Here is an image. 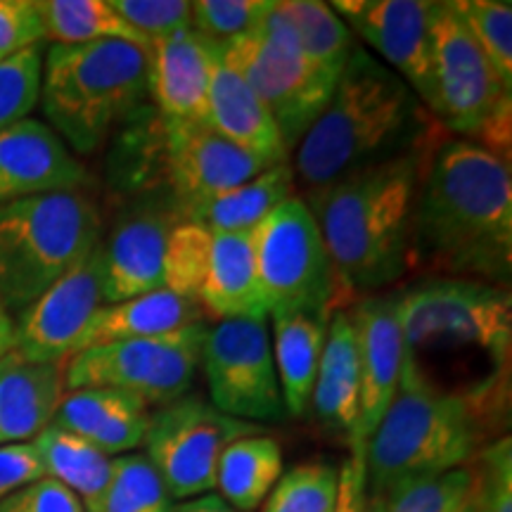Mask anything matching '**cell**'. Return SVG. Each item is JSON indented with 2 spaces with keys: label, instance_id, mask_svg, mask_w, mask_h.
I'll list each match as a JSON object with an SVG mask.
<instances>
[{
  "label": "cell",
  "instance_id": "ac0fdd59",
  "mask_svg": "<svg viewBox=\"0 0 512 512\" xmlns=\"http://www.w3.org/2000/svg\"><path fill=\"white\" fill-rule=\"evenodd\" d=\"M401 292L368 294L351 311L361 361V411L351 448H363L389 403L394 401L403 370V337L399 320Z\"/></svg>",
  "mask_w": 512,
  "mask_h": 512
},
{
  "label": "cell",
  "instance_id": "5b68a950",
  "mask_svg": "<svg viewBox=\"0 0 512 512\" xmlns=\"http://www.w3.org/2000/svg\"><path fill=\"white\" fill-rule=\"evenodd\" d=\"M484 439L486 420L465 399L401 380L363 446L368 512L403 484L470 465Z\"/></svg>",
  "mask_w": 512,
  "mask_h": 512
},
{
  "label": "cell",
  "instance_id": "7bdbcfd3",
  "mask_svg": "<svg viewBox=\"0 0 512 512\" xmlns=\"http://www.w3.org/2000/svg\"><path fill=\"white\" fill-rule=\"evenodd\" d=\"M0 512H86L79 496L55 479L43 477L0 501Z\"/></svg>",
  "mask_w": 512,
  "mask_h": 512
},
{
  "label": "cell",
  "instance_id": "e0dca14e",
  "mask_svg": "<svg viewBox=\"0 0 512 512\" xmlns=\"http://www.w3.org/2000/svg\"><path fill=\"white\" fill-rule=\"evenodd\" d=\"M183 221L171 192L133 202L102 240L105 304H117L164 287V249L171 230Z\"/></svg>",
  "mask_w": 512,
  "mask_h": 512
},
{
  "label": "cell",
  "instance_id": "f6af8a7d",
  "mask_svg": "<svg viewBox=\"0 0 512 512\" xmlns=\"http://www.w3.org/2000/svg\"><path fill=\"white\" fill-rule=\"evenodd\" d=\"M335 512H368L363 448H351L347 463L339 467V496Z\"/></svg>",
  "mask_w": 512,
  "mask_h": 512
},
{
  "label": "cell",
  "instance_id": "2e32d148",
  "mask_svg": "<svg viewBox=\"0 0 512 512\" xmlns=\"http://www.w3.org/2000/svg\"><path fill=\"white\" fill-rule=\"evenodd\" d=\"M162 145L166 190L171 192L181 214L192 204L240 188L261 171L275 166L230 143L202 119H162Z\"/></svg>",
  "mask_w": 512,
  "mask_h": 512
},
{
  "label": "cell",
  "instance_id": "4fadbf2b",
  "mask_svg": "<svg viewBox=\"0 0 512 512\" xmlns=\"http://www.w3.org/2000/svg\"><path fill=\"white\" fill-rule=\"evenodd\" d=\"M200 368L209 403L221 413L254 425L285 418L268 318H228L207 328Z\"/></svg>",
  "mask_w": 512,
  "mask_h": 512
},
{
  "label": "cell",
  "instance_id": "d6986e66",
  "mask_svg": "<svg viewBox=\"0 0 512 512\" xmlns=\"http://www.w3.org/2000/svg\"><path fill=\"white\" fill-rule=\"evenodd\" d=\"M86 178L74 152L43 121L29 117L0 131V204L79 192Z\"/></svg>",
  "mask_w": 512,
  "mask_h": 512
},
{
  "label": "cell",
  "instance_id": "4316f807",
  "mask_svg": "<svg viewBox=\"0 0 512 512\" xmlns=\"http://www.w3.org/2000/svg\"><path fill=\"white\" fill-rule=\"evenodd\" d=\"M273 361L285 413L302 418L309 411L313 382L330 318L302 311H273Z\"/></svg>",
  "mask_w": 512,
  "mask_h": 512
},
{
  "label": "cell",
  "instance_id": "f35d334b",
  "mask_svg": "<svg viewBox=\"0 0 512 512\" xmlns=\"http://www.w3.org/2000/svg\"><path fill=\"white\" fill-rule=\"evenodd\" d=\"M268 8L271 0H195L190 3L192 29L214 43H226L252 31Z\"/></svg>",
  "mask_w": 512,
  "mask_h": 512
},
{
  "label": "cell",
  "instance_id": "6da1fadb",
  "mask_svg": "<svg viewBox=\"0 0 512 512\" xmlns=\"http://www.w3.org/2000/svg\"><path fill=\"white\" fill-rule=\"evenodd\" d=\"M408 271L508 287L510 159L463 138L434 147L415 195Z\"/></svg>",
  "mask_w": 512,
  "mask_h": 512
},
{
  "label": "cell",
  "instance_id": "9a60e30c",
  "mask_svg": "<svg viewBox=\"0 0 512 512\" xmlns=\"http://www.w3.org/2000/svg\"><path fill=\"white\" fill-rule=\"evenodd\" d=\"M105 306L102 240L15 318V351L31 363H67Z\"/></svg>",
  "mask_w": 512,
  "mask_h": 512
},
{
  "label": "cell",
  "instance_id": "277c9868",
  "mask_svg": "<svg viewBox=\"0 0 512 512\" xmlns=\"http://www.w3.org/2000/svg\"><path fill=\"white\" fill-rule=\"evenodd\" d=\"M427 110L392 69L354 48L328 105L294 150V178L309 190L382 162L425 140Z\"/></svg>",
  "mask_w": 512,
  "mask_h": 512
},
{
  "label": "cell",
  "instance_id": "836d02e7",
  "mask_svg": "<svg viewBox=\"0 0 512 512\" xmlns=\"http://www.w3.org/2000/svg\"><path fill=\"white\" fill-rule=\"evenodd\" d=\"M377 512H477L475 460L444 475L399 486Z\"/></svg>",
  "mask_w": 512,
  "mask_h": 512
},
{
  "label": "cell",
  "instance_id": "f1b7e54d",
  "mask_svg": "<svg viewBox=\"0 0 512 512\" xmlns=\"http://www.w3.org/2000/svg\"><path fill=\"white\" fill-rule=\"evenodd\" d=\"M283 475V451L273 437L249 434L233 441L216 467L219 496L238 512H254Z\"/></svg>",
  "mask_w": 512,
  "mask_h": 512
},
{
  "label": "cell",
  "instance_id": "603a6c76",
  "mask_svg": "<svg viewBox=\"0 0 512 512\" xmlns=\"http://www.w3.org/2000/svg\"><path fill=\"white\" fill-rule=\"evenodd\" d=\"M67 363H31L15 349L0 358V446L24 444L53 422Z\"/></svg>",
  "mask_w": 512,
  "mask_h": 512
},
{
  "label": "cell",
  "instance_id": "b9f144b4",
  "mask_svg": "<svg viewBox=\"0 0 512 512\" xmlns=\"http://www.w3.org/2000/svg\"><path fill=\"white\" fill-rule=\"evenodd\" d=\"M43 43L34 0H0V62Z\"/></svg>",
  "mask_w": 512,
  "mask_h": 512
},
{
  "label": "cell",
  "instance_id": "bcb514c9",
  "mask_svg": "<svg viewBox=\"0 0 512 512\" xmlns=\"http://www.w3.org/2000/svg\"><path fill=\"white\" fill-rule=\"evenodd\" d=\"M171 512H238V510L223 501L219 494H204V496L190 498V501L174 503V510Z\"/></svg>",
  "mask_w": 512,
  "mask_h": 512
},
{
  "label": "cell",
  "instance_id": "8992f818",
  "mask_svg": "<svg viewBox=\"0 0 512 512\" xmlns=\"http://www.w3.org/2000/svg\"><path fill=\"white\" fill-rule=\"evenodd\" d=\"M145 50L126 41L50 46L43 57L41 105L48 126L76 155L98 152L119 124L143 110Z\"/></svg>",
  "mask_w": 512,
  "mask_h": 512
},
{
  "label": "cell",
  "instance_id": "ffe728a7",
  "mask_svg": "<svg viewBox=\"0 0 512 512\" xmlns=\"http://www.w3.org/2000/svg\"><path fill=\"white\" fill-rule=\"evenodd\" d=\"M219 43L192 27L145 48L147 91L166 121L204 119Z\"/></svg>",
  "mask_w": 512,
  "mask_h": 512
},
{
  "label": "cell",
  "instance_id": "83f0119b",
  "mask_svg": "<svg viewBox=\"0 0 512 512\" xmlns=\"http://www.w3.org/2000/svg\"><path fill=\"white\" fill-rule=\"evenodd\" d=\"M292 164H275L240 188L183 209V219L209 233H252L280 204L294 197Z\"/></svg>",
  "mask_w": 512,
  "mask_h": 512
},
{
  "label": "cell",
  "instance_id": "484cf974",
  "mask_svg": "<svg viewBox=\"0 0 512 512\" xmlns=\"http://www.w3.org/2000/svg\"><path fill=\"white\" fill-rule=\"evenodd\" d=\"M200 323H207L200 304L162 287L140 297L102 306L81 335L76 354L83 349L100 347V344L126 342V339L169 337Z\"/></svg>",
  "mask_w": 512,
  "mask_h": 512
},
{
  "label": "cell",
  "instance_id": "9c48e42d",
  "mask_svg": "<svg viewBox=\"0 0 512 512\" xmlns=\"http://www.w3.org/2000/svg\"><path fill=\"white\" fill-rule=\"evenodd\" d=\"M432 55L437 83L434 117L463 140L510 159L512 91L498 81L453 3H434Z\"/></svg>",
  "mask_w": 512,
  "mask_h": 512
},
{
  "label": "cell",
  "instance_id": "7a4b0ae2",
  "mask_svg": "<svg viewBox=\"0 0 512 512\" xmlns=\"http://www.w3.org/2000/svg\"><path fill=\"white\" fill-rule=\"evenodd\" d=\"M399 292L401 380L460 396L486 425L503 418L512 347L508 287L427 278Z\"/></svg>",
  "mask_w": 512,
  "mask_h": 512
},
{
  "label": "cell",
  "instance_id": "7c38bea8",
  "mask_svg": "<svg viewBox=\"0 0 512 512\" xmlns=\"http://www.w3.org/2000/svg\"><path fill=\"white\" fill-rule=\"evenodd\" d=\"M264 427L214 408L200 394H185L150 413L145 453L176 503L211 494L223 451Z\"/></svg>",
  "mask_w": 512,
  "mask_h": 512
},
{
  "label": "cell",
  "instance_id": "d590c367",
  "mask_svg": "<svg viewBox=\"0 0 512 512\" xmlns=\"http://www.w3.org/2000/svg\"><path fill=\"white\" fill-rule=\"evenodd\" d=\"M211 233L190 221H181L171 230L164 249V290L200 304L204 275L209 268Z\"/></svg>",
  "mask_w": 512,
  "mask_h": 512
},
{
  "label": "cell",
  "instance_id": "44dd1931",
  "mask_svg": "<svg viewBox=\"0 0 512 512\" xmlns=\"http://www.w3.org/2000/svg\"><path fill=\"white\" fill-rule=\"evenodd\" d=\"M53 425L117 458L143 446L150 406L121 389H72L64 392Z\"/></svg>",
  "mask_w": 512,
  "mask_h": 512
},
{
  "label": "cell",
  "instance_id": "60d3db41",
  "mask_svg": "<svg viewBox=\"0 0 512 512\" xmlns=\"http://www.w3.org/2000/svg\"><path fill=\"white\" fill-rule=\"evenodd\" d=\"M110 5L147 43L192 27L190 3L185 0H110Z\"/></svg>",
  "mask_w": 512,
  "mask_h": 512
},
{
  "label": "cell",
  "instance_id": "1f68e13d",
  "mask_svg": "<svg viewBox=\"0 0 512 512\" xmlns=\"http://www.w3.org/2000/svg\"><path fill=\"white\" fill-rule=\"evenodd\" d=\"M275 5L292 27L304 53L332 79H339L358 46L344 19L328 3L318 0H275Z\"/></svg>",
  "mask_w": 512,
  "mask_h": 512
},
{
  "label": "cell",
  "instance_id": "ba28073f",
  "mask_svg": "<svg viewBox=\"0 0 512 512\" xmlns=\"http://www.w3.org/2000/svg\"><path fill=\"white\" fill-rule=\"evenodd\" d=\"M219 46L223 60L271 112L292 155L328 105L337 79L304 53L275 0L252 31Z\"/></svg>",
  "mask_w": 512,
  "mask_h": 512
},
{
  "label": "cell",
  "instance_id": "ab89813d",
  "mask_svg": "<svg viewBox=\"0 0 512 512\" xmlns=\"http://www.w3.org/2000/svg\"><path fill=\"white\" fill-rule=\"evenodd\" d=\"M477 512H512V441L510 434L486 441L475 458Z\"/></svg>",
  "mask_w": 512,
  "mask_h": 512
},
{
  "label": "cell",
  "instance_id": "52a82bcc",
  "mask_svg": "<svg viewBox=\"0 0 512 512\" xmlns=\"http://www.w3.org/2000/svg\"><path fill=\"white\" fill-rule=\"evenodd\" d=\"M100 240V214L81 192L0 204V302L29 309Z\"/></svg>",
  "mask_w": 512,
  "mask_h": 512
},
{
  "label": "cell",
  "instance_id": "7402d4cb",
  "mask_svg": "<svg viewBox=\"0 0 512 512\" xmlns=\"http://www.w3.org/2000/svg\"><path fill=\"white\" fill-rule=\"evenodd\" d=\"M202 121L216 133H221L223 138H228L230 143L266 159L268 164L290 162V152H287L271 112L256 98L245 79L223 60L221 46L214 62L207 112Z\"/></svg>",
  "mask_w": 512,
  "mask_h": 512
},
{
  "label": "cell",
  "instance_id": "3957f363",
  "mask_svg": "<svg viewBox=\"0 0 512 512\" xmlns=\"http://www.w3.org/2000/svg\"><path fill=\"white\" fill-rule=\"evenodd\" d=\"M434 147H413L309 190L304 202L347 302L354 294H380L408 273L415 195Z\"/></svg>",
  "mask_w": 512,
  "mask_h": 512
},
{
  "label": "cell",
  "instance_id": "d6a6232c",
  "mask_svg": "<svg viewBox=\"0 0 512 512\" xmlns=\"http://www.w3.org/2000/svg\"><path fill=\"white\" fill-rule=\"evenodd\" d=\"M174 498L143 453H126L112 460V477L105 491L83 508L86 512H171Z\"/></svg>",
  "mask_w": 512,
  "mask_h": 512
},
{
  "label": "cell",
  "instance_id": "f546056e",
  "mask_svg": "<svg viewBox=\"0 0 512 512\" xmlns=\"http://www.w3.org/2000/svg\"><path fill=\"white\" fill-rule=\"evenodd\" d=\"M31 446L41 458L46 477L79 496L83 508H88L110 482L114 458L53 422L31 439Z\"/></svg>",
  "mask_w": 512,
  "mask_h": 512
},
{
  "label": "cell",
  "instance_id": "30bf717a",
  "mask_svg": "<svg viewBox=\"0 0 512 512\" xmlns=\"http://www.w3.org/2000/svg\"><path fill=\"white\" fill-rule=\"evenodd\" d=\"M254 254L268 313L302 311L330 318L347 302L302 197L283 202L254 228Z\"/></svg>",
  "mask_w": 512,
  "mask_h": 512
},
{
  "label": "cell",
  "instance_id": "7dc6e473",
  "mask_svg": "<svg viewBox=\"0 0 512 512\" xmlns=\"http://www.w3.org/2000/svg\"><path fill=\"white\" fill-rule=\"evenodd\" d=\"M15 349V316L0 302V358Z\"/></svg>",
  "mask_w": 512,
  "mask_h": 512
},
{
  "label": "cell",
  "instance_id": "8d00e7d4",
  "mask_svg": "<svg viewBox=\"0 0 512 512\" xmlns=\"http://www.w3.org/2000/svg\"><path fill=\"white\" fill-rule=\"evenodd\" d=\"M453 8L475 36L498 81L512 91V5L498 0H458Z\"/></svg>",
  "mask_w": 512,
  "mask_h": 512
},
{
  "label": "cell",
  "instance_id": "d4e9b609",
  "mask_svg": "<svg viewBox=\"0 0 512 512\" xmlns=\"http://www.w3.org/2000/svg\"><path fill=\"white\" fill-rule=\"evenodd\" d=\"M200 306L219 320L268 318V304L259 283L252 233H211L209 268L204 275Z\"/></svg>",
  "mask_w": 512,
  "mask_h": 512
},
{
  "label": "cell",
  "instance_id": "8fae6325",
  "mask_svg": "<svg viewBox=\"0 0 512 512\" xmlns=\"http://www.w3.org/2000/svg\"><path fill=\"white\" fill-rule=\"evenodd\" d=\"M207 328V323H200L169 337L126 339L83 349L64 366L67 392L121 389L147 406L162 408L190 394Z\"/></svg>",
  "mask_w": 512,
  "mask_h": 512
},
{
  "label": "cell",
  "instance_id": "4dcf8cb0",
  "mask_svg": "<svg viewBox=\"0 0 512 512\" xmlns=\"http://www.w3.org/2000/svg\"><path fill=\"white\" fill-rule=\"evenodd\" d=\"M41 17L43 41L53 46H81L95 41H126L147 48V38L128 27L110 0H34Z\"/></svg>",
  "mask_w": 512,
  "mask_h": 512
},
{
  "label": "cell",
  "instance_id": "74e56055",
  "mask_svg": "<svg viewBox=\"0 0 512 512\" xmlns=\"http://www.w3.org/2000/svg\"><path fill=\"white\" fill-rule=\"evenodd\" d=\"M43 46H31L0 62V131L29 119L41 100Z\"/></svg>",
  "mask_w": 512,
  "mask_h": 512
},
{
  "label": "cell",
  "instance_id": "e575fe53",
  "mask_svg": "<svg viewBox=\"0 0 512 512\" xmlns=\"http://www.w3.org/2000/svg\"><path fill=\"white\" fill-rule=\"evenodd\" d=\"M339 470L330 463H304L280 475L261 512H335Z\"/></svg>",
  "mask_w": 512,
  "mask_h": 512
},
{
  "label": "cell",
  "instance_id": "cb8c5ba5",
  "mask_svg": "<svg viewBox=\"0 0 512 512\" xmlns=\"http://www.w3.org/2000/svg\"><path fill=\"white\" fill-rule=\"evenodd\" d=\"M309 406L332 430L354 437L361 411V361L356 323L349 309L330 316Z\"/></svg>",
  "mask_w": 512,
  "mask_h": 512
},
{
  "label": "cell",
  "instance_id": "ee69618b",
  "mask_svg": "<svg viewBox=\"0 0 512 512\" xmlns=\"http://www.w3.org/2000/svg\"><path fill=\"white\" fill-rule=\"evenodd\" d=\"M43 477L46 470L31 441L0 446V501Z\"/></svg>",
  "mask_w": 512,
  "mask_h": 512
},
{
  "label": "cell",
  "instance_id": "5bb4252c",
  "mask_svg": "<svg viewBox=\"0 0 512 512\" xmlns=\"http://www.w3.org/2000/svg\"><path fill=\"white\" fill-rule=\"evenodd\" d=\"M389 69L406 83L430 114H437L432 55L434 3L425 0H337L330 5Z\"/></svg>",
  "mask_w": 512,
  "mask_h": 512
}]
</instances>
